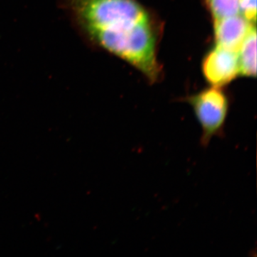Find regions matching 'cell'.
I'll list each match as a JSON object with an SVG mask.
<instances>
[{"label":"cell","mask_w":257,"mask_h":257,"mask_svg":"<svg viewBox=\"0 0 257 257\" xmlns=\"http://www.w3.org/2000/svg\"><path fill=\"white\" fill-rule=\"evenodd\" d=\"M253 25L242 15L214 20V35L217 45L238 52Z\"/></svg>","instance_id":"obj_4"},{"label":"cell","mask_w":257,"mask_h":257,"mask_svg":"<svg viewBox=\"0 0 257 257\" xmlns=\"http://www.w3.org/2000/svg\"><path fill=\"white\" fill-rule=\"evenodd\" d=\"M203 72L212 87H222L239 74L238 52L216 45L203 62Z\"/></svg>","instance_id":"obj_3"},{"label":"cell","mask_w":257,"mask_h":257,"mask_svg":"<svg viewBox=\"0 0 257 257\" xmlns=\"http://www.w3.org/2000/svg\"><path fill=\"white\" fill-rule=\"evenodd\" d=\"M149 23L150 18L143 7L109 5L94 12L78 35L89 43L114 53Z\"/></svg>","instance_id":"obj_1"},{"label":"cell","mask_w":257,"mask_h":257,"mask_svg":"<svg viewBox=\"0 0 257 257\" xmlns=\"http://www.w3.org/2000/svg\"><path fill=\"white\" fill-rule=\"evenodd\" d=\"M214 20L239 14V0H207Z\"/></svg>","instance_id":"obj_6"},{"label":"cell","mask_w":257,"mask_h":257,"mask_svg":"<svg viewBox=\"0 0 257 257\" xmlns=\"http://www.w3.org/2000/svg\"><path fill=\"white\" fill-rule=\"evenodd\" d=\"M239 11L250 23H256V0H239Z\"/></svg>","instance_id":"obj_7"},{"label":"cell","mask_w":257,"mask_h":257,"mask_svg":"<svg viewBox=\"0 0 257 257\" xmlns=\"http://www.w3.org/2000/svg\"><path fill=\"white\" fill-rule=\"evenodd\" d=\"M239 73L248 77L256 74V31L253 26L245 37L239 51Z\"/></svg>","instance_id":"obj_5"},{"label":"cell","mask_w":257,"mask_h":257,"mask_svg":"<svg viewBox=\"0 0 257 257\" xmlns=\"http://www.w3.org/2000/svg\"><path fill=\"white\" fill-rule=\"evenodd\" d=\"M202 128L201 144L207 147L214 137L222 135L229 112L227 96L219 87H212L188 99Z\"/></svg>","instance_id":"obj_2"}]
</instances>
